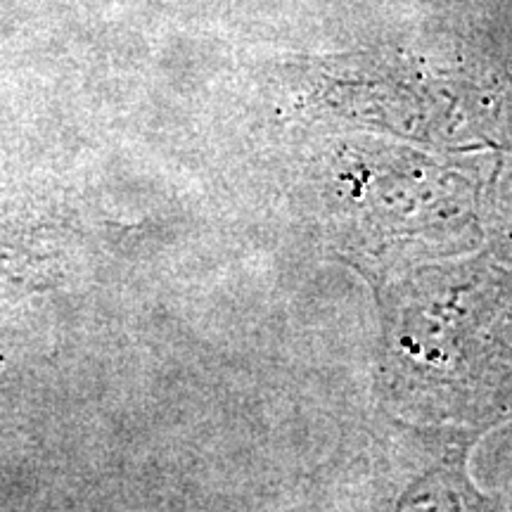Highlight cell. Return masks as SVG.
<instances>
[{
    "instance_id": "6da1fadb",
    "label": "cell",
    "mask_w": 512,
    "mask_h": 512,
    "mask_svg": "<svg viewBox=\"0 0 512 512\" xmlns=\"http://www.w3.org/2000/svg\"><path fill=\"white\" fill-rule=\"evenodd\" d=\"M403 512H498V508L479 496L463 475H453L446 479V486L439 484L434 489L425 486L406 503Z\"/></svg>"
}]
</instances>
